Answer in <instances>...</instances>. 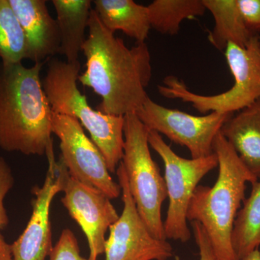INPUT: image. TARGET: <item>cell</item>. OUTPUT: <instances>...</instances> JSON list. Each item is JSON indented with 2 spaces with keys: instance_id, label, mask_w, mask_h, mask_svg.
Masks as SVG:
<instances>
[{
  "instance_id": "cell-4",
  "label": "cell",
  "mask_w": 260,
  "mask_h": 260,
  "mask_svg": "<svg viewBox=\"0 0 260 260\" xmlns=\"http://www.w3.org/2000/svg\"><path fill=\"white\" fill-rule=\"evenodd\" d=\"M80 63L51 59L43 88L54 114L71 116L90 134L107 162L109 172H116L124 153V116L94 110L78 87Z\"/></svg>"
},
{
  "instance_id": "cell-7",
  "label": "cell",
  "mask_w": 260,
  "mask_h": 260,
  "mask_svg": "<svg viewBox=\"0 0 260 260\" xmlns=\"http://www.w3.org/2000/svg\"><path fill=\"white\" fill-rule=\"evenodd\" d=\"M149 145L160 155L165 167L166 186L169 203L164 222L167 239L185 243L190 239L187 225L188 208L200 181L218 167L216 154L200 158H184L178 155L161 135L149 130Z\"/></svg>"
},
{
  "instance_id": "cell-26",
  "label": "cell",
  "mask_w": 260,
  "mask_h": 260,
  "mask_svg": "<svg viewBox=\"0 0 260 260\" xmlns=\"http://www.w3.org/2000/svg\"><path fill=\"white\" fill-rule=\"evenodd\" d=\"M240 260H260V251L259 249H256L255 251L251 252L249 255Z\"/></svg>"
},
{
  "instance_id": "cell-27",
  "label": "cell",
  "mask_w": 260,
  "mask_h": 260,
  "mask_svg": "<svg viewBox=\"0 0 260 260\" xmlns=\"http://www.w3.org/2000/svg\"><path fill=\"white\" fill-rule=\"evenodd\" d=\"M259 42H260V36H259Z\"/></svg>"
},
{
  "instance_id": "cell-10",
  "label": "cell",
  "mask_w": 260,
  "mask_h": 260,
  "mask_svg": "<svg viewBox=\"0 0 260 260\" xmlns=\"http://www.w3.org/2000/svg\"><path fill=\"white\" fill-rule=\"evenodd\" d=\"M116 172L124 208L109 229L104 249L105 260H167L172 257V245L167 240L154 237L138 213L121 162Z\"/></svg>"
},
{
  "instance_id": "cell-17",
  "label": "cell",
  "mask_w": 260,
  "mask_h": 260,
  "mask_svg": "<svg viewBox=\"0 0 260 260\" xmlns=\"http://www.w3.org/2000/svg\"><path fill=\"white\" fill-rule=\"evenodd\" d=\"M205 8L210 11L215 25L208 35L210 44L220 51L229 43L242 48L249 44L252 37L243 20L237 0H203Z\"/></svg>"
},
{
  "instance_id": "cell-24",
  "label": "cell",
  "mask_w": 260,
  "mask_h": 260,
  "mask_svg": "<svg viewBox=\"0 0 260 260\" xmlns=\"http://www.w3.org/2000/svg\"><path fill=\"white\" fill-rule=\"evenodd\" d=\"M193 234L200 251V260H221L217 256L204 228L197 221L191 222Z\"/></svg>"
},
{
  "instance_id": "cell-20",
  "label": "cell",
  "mask_w": 260,
  "mask_h": 260,
  "mask_svg": "<svg viewBox=\"0 0 260 260\" xmlns=\"http://www.w3.org/2000/svg\"><path fill=\"white\" fill-rule=\"evenodd\" d=\"M0 59L4 64L26 59V43L9 0H0Z\"/></svg>"
},
{
  "instance_id": "cell-16",
  "label": "cell",
  "mask_w": 260,
  "mask_h": 260,
  "mask_svg": "<svg viewBox=\"0 0 260 260\" xmlns=\"http://www.w3.org/2000/svg\"><path fill=\"white\" fill-rule=\"evenodd\" d=\"M93 4L101 21L111 32L121 30L137 44L148 39L151 29L148 7L133 0H94Z\"/></svg>"
},
{
  "instance_id": "cell-12",
  "label": "cell",
  "mask_w": 260,
  "mask_h": 260,
  "mask_svg": "<svg viewBox=\"0 0 260 260\" xmlns=\"http://www.w3.org/2000/svg\"><path fill=\"white\" fill-rule=\"evenodd\" d=\"M49 168L42 186L32 189V214L25 230L11 244L13 260H45L52 251L50 208L54 196L61 191V182L53 145L47 153Z\"/></svg>"
},
{
  "instance_id": "cell-9",
  "label": "cell",
  "mask_w": 260,
  "mask_h": 260,
  "mask_svg": "<svg viewBox=\"0 0 260 260\" xmlns=\"http://www.w3.org/2000/svg\"><path fill=\"white\" fill-rule=\"evenodd\" d=\"M51 130L60 141L59 158L72 177L96 188L111 200L120 196V186L113 180L105 158L79 121L52 112Z\"/></svg>"
},
{
  "instance_id": "cell-2",
  "label": "cell",
  "mask_w": 260,
  "mask_h": 260,
  "mask_svg": "<svg viewBox=\"0 0 260 260\" xmlns=\"http://www.w3.org/2000/svg\"><path fill=\"white\" fill-rule=\"evenodd\" d=\"M44 62H0V148L46 155L53 145L52 111L41 79Z\"/></svg>"
},
{
  "instance_id": "cell-19",
  "label": "cell",
  "mask_w": 260,
  "mask_h": 260,
  "mask_svg": "<svg viewBox=\"0 0 260 260\" xmlns=\"http://www.w3.org/2000/svg\"><path fill=\"white\" fill-rule=\"evenodd\" d=\"M147 7L151 28L171 36L179 32L183 20L203 16L207 10L203 0H155Z\"/></svg>"
},
{
  "instance_id": "cell-23",
  "label": "cell",
  "mask_w": 260,
  "mask_h": 260,
  "mask_svg": "<svg viewBox=\"0 0 260 260\" xmlns=\"http://www.w3.org/2000/svg\"><path fill=\"white\" fill-rule=\"evenodd\" d=\"M246 28L254 36H260V0H237Z\"/></svg>"
},
{
  "instance_id": "cell-13",
  "label": "cell",
  "mask_w": 260,
  "mask_h": 260,
  "mask_svg": "<svg viewBox=\"0 0 260 260\" xmlns=\"http://www.w3.org/2000/svg\"><path fill=\"white\" fill-rule=\"evenodd\" d=\"M23 30L26 59L38 62L59 54L60 34L45 0H9Z\"/></svg>"
},
{
  "instance_id": "cell-15",
  "label": "cell",
  "mask_w": 260,
  "mask_h": 260,
  "mask_svg": "<svg viewBox=\"0 0 260 260\" xmlns=\"http://www.w3.org/2000/svg\"><path fill=\"white\" fill-rule=\"evenodd\" d=\"M51 3L60 34L59 54L65 56L68 62H76L86 40L85 30L88 28L93 1L52 0Z\"/></svg>"
},
{
  "instance_id": "cell-11",
  "label": "cell",
  "mask_w": 260,
  "mask_h": 260,
  "mask_svg": "<svg viewBox=\"0 0 260 260\" xmlns=\"http://www.w3.org/2000/svg\"><path fill=\"white\" fill-rule=\"evenodd\" d=\"M56 164L64 194L61 203L87 238L88 259L97 260L104 253L108 229L119 218V214L102 191L72 177L60 158Z\"/></svg>"
},
{
  "instance_id": "cell-14",
  "label": "cell",
  "mask_w": 260,
  "mask_h": 260,
  "mask_svg": "<svg viewBox=\"0 0 260 260\" xmlns=\"http://www.w3.org/2000/svg\"><path fill=\"white\" fill-rule=\"evenodd\" d=\"M220 133L232 147L247 170L260 179V99L222 126Z\"/></svg>"
},
{
  "instance_id": "cell-18",
  "label": "cell",
  "mask_w": 260,
  "mask_h": 260,
  "mask_svg": "<svg viewBox=\"0 0 260 260\" xmlns=\"http://www.w3.org/2000/svg\"><path fill=\"white\" fill-rule=\"evenodd\" d=\"M251 194L238 212L232 234V244L237 260L260 246V180L254 182Z\"/></svg>"
},
{
  "instance_id": "cell-6",
  "label": "cell",
  "mask_w": 260,
  "mask_h": 260,
  "mask_svg": "<svg viewBox=\"0 0 260 260\" xmlns=\"http://www.w3.org/2000/svg\"><path fill=\"white\" fill-rule=\"evenodd\" d=\"M149 129L135 113L124 116V145L121 164L137 209L154 237L167 240L162 220L167 198L165 179L154 161L148 143Z\"/></svg>"
},
{
  "instance_id": "cell-1",
  "label": "cell",
  "mask_w": 260,
  "mask_h": 260,
  "mask_svg": "<svg viewBox=\"0 0 260 260\" xmlns=\"http://www.w3.org/2000/svg\"><path fill=\"white\" fill-rule=\"evenodd\" d=\"M82 51L86 69L78 81L102 99L97 110L121 116L136 113L149 97L145 88L152 78L151 56L146 43L126 47L92 9L88 37Z\"/></svg>"
},
{
  "instance_id": "cell-21",
  "label": "cell",
  "mask_w": 260,
  "mask_h": 260,
  "mask_svg": "<svg viewBox=\"0 0 260 260\" xmlns=\"http://www.w3.org/2000/svg\"><path fill=\"white\" fill-rule=\"evenodd\" d=\"M49 260H90L80 254L78 239L70 229L61 232L60 237L53 247Z\"/></svg>"
},
{
  "instance_id": "cell-5",
  "label": "cell",
  "mask_w": 260,
  "mask_h": 260,
  "mask_svg": "<svg viewBox=\"0 0 260 260\" xmlns=\"http://www.w3.org/2000/svg\"><path fill=\"white\" fill-rule=\"evenodd\" d=\"M227 63L234 78L232 88L223 93L203 95L193 93L177 77L169 75L158 90L162 96L189 103L200 113L233 114L260 99L259 36L252 37L245 48L229 43L225 48Z\"/></svg>"
},
{
  "instance_id": "cell-25",
  "label": "cell",
  "mask_w": 260,
  "mask_h": 260,
  "mask_svg": "<svg viewBox=\"0 0 260 260\" xmlns=\"http://www.w3.org/2000/svg\"><path fill=\"white\" fill-rule=\"evenodd\" d=\"M0 260H13L11 244L6 242L1 233H0Z\"/></svg>"
},
{
  "instance_id": "cell-3",
  "label": "cell",
  "mask_w": 260,
  "mask_h": 260,
  "mask_svg": "<svg viewBox=\"0 0 260 260\" xmlns=\"http://www.w3.org/2000/svg\"><path fill=\"white\" fill-rule=\"evenodd\" d=\"M218 160V176L215 185H198L186 218L201 224L208 234L217 256L221 260H237L232 244L234 221L245 200L246 183L257 181L244 167L221 133L213 142Z\"/></svg>"
},
{
  "instance_id": "cell-22",
  "label": "cell",
  "mask_w": 260,
  "mask_h": 260,
  "mask_svg": "<svg viewBox=\"0 0 260 260\" xmlns=\"http://www.w3.org/2000/svg\"><path fill=\"white\" fill-rule=\"evenodd\" d=\"M14 185V177L11 168L3 157L0 156V231L4 230L9 224L4 201L5 197Z\"/></svg>"
},
{
  "instance_id": "cell-8",
  "label": "cell",
  "mask_w": 260,
  "mask_h": 260,
  "mask_svg": "<svg viewBox=\"0 0 260 260\" xmlns=\"http://www.w3.org/2000/svg\"><path fill=\"white\" fill-rule=\"evenodd\" d=\"M135 114L150 131L164 135L174 143L186 147L191 158H204L214 153V140L233 115L210 112L205 116H193L162 107L150 97Z\"/></svg>"
}]
</instances>
